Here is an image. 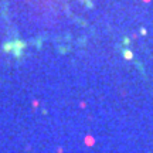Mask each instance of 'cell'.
<instances>
[{
    "mask_svg": "<svg viewBox=\"0 0 153 153\" xmlns=\"http://www.w3.org/2000/svg\"><path fill=\"white\" fill-rule=\"evenodd\" d=\"M123 54H125V58H126V60H131V58H132V53H131V51H125Z\"/></svg>",
    "mask_w": 153,
    "mask_h": 153,
    "instance_id": "6da1fadb",
    "label": "cell"
}]
</instances>
